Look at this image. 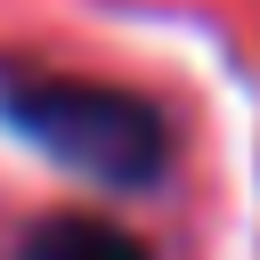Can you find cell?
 Masks as SVG:
<instances>
[{
    "label": "cell",
    "instance_id": "7a4b0ae2",
    "mask_svg": "<svg viewBox=\"0 0 260 260\" xmlns=\"http://www.w3.org/2000/svg\"><path fill=\"white\" fill-rule=\"evenodd\" d=\"M16 260H154V244L130 236L122 219H98V211H49L24 228Z\"/></svg>",
    "mask_w": 260,
    "mask_h": 260
},
{
    "label": "cell",
    "instance_id": "6da1fadb",
    "mask_svg": "<svg viewBox=\"0 0 260 260\" xmlns=\"http://www.w3.org/2000/svg\"><path fill=\"white\" fill-rule=\"evenodd\" d=\"M0 122L24 146H41L49 162L106 179V187H154L171 171V114L114 81L0 65Z\"/></svg>",
    "mask_w": 260,
    "mask_h": 260
}]
</instances>
